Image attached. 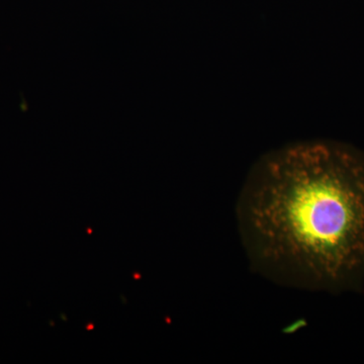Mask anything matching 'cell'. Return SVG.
Listing matches in <instances>:
<instances>
[{
  "instance_id": "1",
  "label": "cell",
  "mask_w": 364,
  "mask_h": 364,
  "mask_svg": "<svg viewBox=\"0 0 364 364\" xmlns=\"http://www.w3.org/2000/svg\"><path fill=\"white\" fill-rule=\"evenodd\" d=\"M240 240L261 277L291 289L341 291L364 277V153L336 141L270 151L236 203Z\"/></svg>"
}]
</instances>
